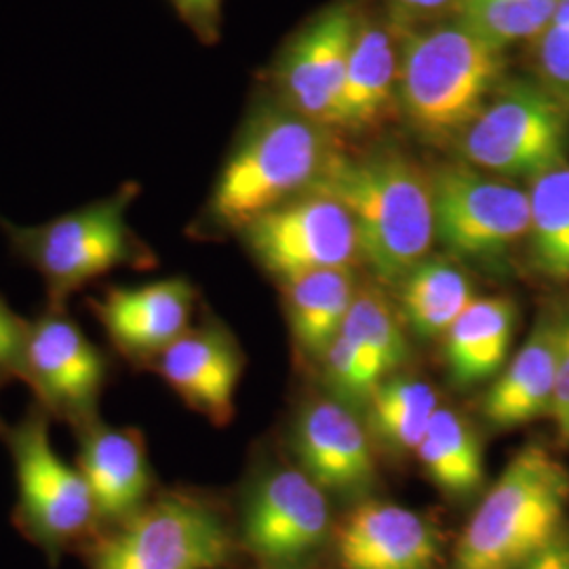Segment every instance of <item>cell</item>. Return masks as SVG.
<instances>
[{"label": "cell", "instance_id": "obj_1", "mask_svg": "<svg viewBox=\"0 0 569 569\" xmlns=\"http://www.w3.org/2000/svg\"><path fill=\"white\" fill-rule=\"evenodd\" d=\"M306 192L345 207L357 230L359 258L382 283H401L427 260L435 243L432 183L406 154L392 148L359 157L333 150Z\"/></svg>", "mask_w": 569, "mask_h": 569}, {"label": "cell", "instance_id": "obj_21", "mask_svg": "<svg viewBox=\"0 0 569 569\" xmlns=\"http://www.w3.org/2000/svg\"><path fill=\"white\" fill-rule=\"evenodd\" d=\"M517 306L505 296L477 298L446 333L449 376L458 387L496 378L507 363Z\"/></svg>", "mask_w": 569, "mask_h": 569}, {"label": "cell", "instance_id": "obj_9", "mask_svg": "<svg viewBox=\"0 0 569 569\" xmlns=\"http://www.w3.org/2000/svg\"><path fill=\"white\" fill-rule=\"evenodd\" d=\"M243 237L253 258L283 283L315 270L350 268L359 258L348 211L312 192L268 211L244 228Z\"/></svg>", "mask_w": 569, "mask_h": 569}, {"label": "cell", "instance_id": "obj_34", "mask_svg": "<svg viewBox=\"0 0 569 569\" xmlns=\"http://www.w3.org/2000/svg\"><path fill=\"white\" fill-rule=\"evenodd\" d=\"M467 0H392L401 18L406 20H427L446 13H460Z\"/></svg>", "mask_w": 569, "mask_h": 569}, {"label": "cell", "instance_id": "obj_27", "mask_svg": "<svg viewBox=\"0 0 569 569\" xmlns=\"http://www.w3.org/2000/svg\"><path fill=\"white\" fill-rule=\"evenodd\" d=\"M563 0H467L458 20L498 49L538 39Z\"/></svg>", "mask_w": 569, "mask_h": 569}, {"label": "cell", "instance_id": "obj_28", "mask_svg": "<svg viewBox=\"0 0 569 569\" xmlns=\"http://www.w3.org/2000/svg\"><path fill=\"white\" fill-rule=\"evenodd\" d=\"M340 331L357 345L382 380L406 363L403 329L390 312L387 300L376 291H361L355 296Z\"/></svg>", "mask_w": 569, "mask_h": 569}, {"label": "cell", "instance_id": "obj_17", "mask_svg": "<svg viewBox=\"0 0 569 569\" xmlns=\"http://www.w3.org/2000/svg\"><path fill=\"white\" fill-rule=\"evenodd\" d=\"M336 549L342 569H435L439 536L413 510L367 502L346 517Z\"/></svg>", "mask_w": 569, "mask_h": 569}, {"label": "cell", "instance_id": "obj_8", "mask_svg": "<svg viewBox=\"0 0 569 569\" xmlns=\"http://www.w3.org/2000/svg\"><path fill=\"white\" fill-rule=\"evenodd\" d=\"M222 519L190 498H163L129 517L96 555V569H216L228 557Z\"/></svg>", "mask_w": 569, "mask_h": 569}, {"label": "cell", "instance_id": "obj_2", "mask_svg": "<svg viewBox=\"0 0 569 569\" xmlns=\"http://www.w3.org/2000/svg\"><path fill=\"white\" fill-rule=\"evenodd\" d=\"M331 152L326 127L291 110H256L218 173L204 207V224L243 232L268 211L308 190Z\"/></svg>", "mask_w": 569, "mask_h": 569}, {"label": "cell", "instance_id": "obj_24", "mask_svg": "<svg viewBox=\"0 0 569 569\" xmlns=\"http://www.w3.org/2000/svg\"><path fill=\"white\" fill-rule=\"evenodd\" d=\"M407 323L420 338L446 336L477 300L467 274L448 260H425L399 283Z\"/></svg>", "mask_w": 569, "mask_h": 569}, {"label": "cell", "instance_id": "obj_35", "mask_svg": "<svg viewBox=\"0 0 569 569\" xmlns=\"http://www.w3.org/2000/svg\"><path fill=\"white\" fill-rule=\"evenodd\" d=\"M519 569H569V538L559 536Z\"/></svg>", "mask_w": 569, "mask_h": 569}, {"label": "cell", "instance_id": "obj_6", "mask_svg": "<svg viewBox=\"0 0 569 569\" xmlns=\"http://www.w3.org/2000/svg\"><path fill=\"white\" fill-rule=\"evenodd\" d=\"M568 112L545 89L505 84L460 136L462 157L507 178H538L563 164Z\"/></svg>", "mask_w": 569, "mask_h": 569}, {"label": "cell", "instance_id": "obj_36", "mask_svg": "<svg viewBox=\"0 0 569 569\" xmlns=\"http://www.w3.org/2000/svg\"><path fill=\"white\" fill-rule=\"evenodd\" d=\"M2 430H4V427H2V422H0V432H2Z\"/></svg>", "mask_w": 569, "mask_h": 569}, {"label": "cell", "instance_id": "obj_23", "mask_svg": "<svg viewBox=\"0 0 569 569\" xmlns=\"http://www.w3.org/2000/svg\"><path fill=\"white\" fill-rule=\"evenodd\" d=\"M416 456L428 479L451 498H467L486 481L483 446L467 418L439 407Z\"/></svg>", "mask_w": 569, "mask_h": 569}, {"label": "cell", "instance_id": "obj_25", "mask_svg": "<svg viewBox=\"0 0 569 569\" xmlns=\"http://www.w3.org/2000/svg\"><path fill=\"white\" fill-rule=\"evenodd\" d=\"M529 247L540 274L569 281V167L559 164L531 180Z\"/></svg>", "mask_w": 569, "mask_h": 569}, {"label": "cell", "instance_id": "obj_14", "mask_svg": "<svg viewBox=\"0 0 569 569\" xmlns=\"http://www.w3.org/2000/svg\"><path fill=\"white\" fill-rule=\"evenodd\" d=\"M327 529L326 491L296 468L262 479L244 515V540L266 561L302 557L321 545Z\"/></svg>", "mask_w": 569, "mask_h": 569}, {"label": "cell", "instance_id": "obj_13", "mask_svg": "<svg viewBox=\"0 0 569 569\" xmlns=\"http://www.w3.org/2000/svg\"><path fill=\"white\" fill-rule=\"evenodd\" d=\"M89 308L122 357L154 361L188 331L194 287L182 277L133 287L117 284L89 298Z\"/></svg>", "mask_w": 569, "mask_h": 569}, {"label": "cell", "instance_id": "obj_11", "mask_svg": "<svg viewBox=\"0 0 569 569\" xmlns=\"http://www.w3.org/2000/svg\"><path fill=\"white\" fill-rule=\"evenodd\" d=\"M20 512L30 529L49 542L74 538L98 519L89 486L77 467L66 465L53 449L49 413L41 406L28 411L9 432Z\"/></svg>", "mask_w": 569, "mask_h": 569}, {"label": "cell", "instance_id": "obj_4", "mask_svg": "<svg viewBox=\"0 0 569 569\" xmlns=\"http://www.w3.org/2000/svg\"><path fill=\"white\" fill-rule=\"evenodd\" d=\"M140 186L122 183L110 197L39 226L0 220L13 253L41 274L49 308L63 310L72 293L119 268H150L154 253L129 226Z\"/></svg>", "mask_w": 569, "mask_h": 569}, {"label": "cell", "instance_id": "obj_12", "mask_svg": "<svg viewBox=\"0 0 569 569\" xmlns=\"http://www.w3.org/2000/svg\"><path fill=\"white\" fill-rule=\"evenodd\" d=\"M359 21L352 4L338 2L293 37L272 74L287 110L327 129Z\"/></svg>", "mask_w": 569, "mask_h": 569}, {"label": "cell", "instance_id": "obj_7", "mask_svg": "<svg viewBox=\"0 0 569 569\" xmlns=\"http://www.w3.org/2000/svg\"><path fill=\"white\" fill-rule=\"evenodd\" d=\"M435 239L460 260H502L529 230V194L475 169L448 164L435 171Z\"/></svg>", "mask_w": 569, "mask_h": 569}, {"label": "cell", "instance_id": "obj_32", "mask_svg": "<svg viewBox=\"0 0 569 569\" xmlns=\"http://www.w3.org/2000/svg\"><path fill=\"white\" fill-rule=\"evenodd\" d=\"M550 422L559 446L569 448V310L561 315V345H559V363L557 380L549 409Z\"/></svg>", "mask_w": 569, "mask_h": 569}, {"label": "cell", "instance_id": "obj_22", "mask_svg": "<svg viewBox=\"0 0 569 569\" xmlns=\"http://www.w3.org/2000/svg\"><path fill=\"white\" fill-rule=\"evenodd\" d=\"M289 323L308 355H326L357 296L350 268H327L284 281Z\"/></svg>", "mask_w": 569, "mask_h": 569}, {"label": "cell", "instance_id": "obj_33", "mask_svg": "<svg viewBox=\"0 0 569 569\" xmlns=\"http://www.w3.org/2000/svg\"><path fill=\"white\" fill-rule=\"evenodd\" d=\"M183 23L199 37V41L213 44L222 32L224 0H169Z\"/></svg>", "mask_w": 569, "mask_h": 569}, {"label": "cell", "instance_id": "obj_19", "mask_svg": "<svg viewBox=\"0 0 569 569\" xmlns=\"http://www.w3.org/2000/svg\"><path fill=\"white\" fill-rule=\"evenodd\" d=\"M77 468L98 517L127 521L143 509L152 475L143 437L136 428H110L100 420L82 428Z\"/></svg>", "mask_w": 569, "mask_h": 569}, {"label": "cell", "instance_id": "obj_20", "mask_svg": "<svg viewBox=\"0 0 569 569\" xmlns=\"http://www.w3.org/2000/svg\"><path fill=\"white\" fill-rule=\"evenodd\" d=\"M561 345V315L545 312L528 342L498 376L483 401L489 425L500 430L549 418Z\"/></svg>", "mask_w": 569, "mask_h": 569}, {"label": "cell", "instance_id": "obj_16", "mask_svg": "<svg viewBox=\"0 0 569 569\" xmlns=\"http://www.w3.org/2000/svg\"><path fill=\"white\" fill-rule=\"evenodd\" d=\"M154 367L186 406L201 411L218 427L232 420L243 357L224 329H188L154 359Z\"/></svg>", "mask_w": 569, "mask_h": 569}, {"label": "cell", "instance_id": "obj_30", "mask_svg": "<svg viewBox=\"0 0 569 569\" xmlns=\"http://www.w3.org/2000/svg\"><path fill=\"white\" fill-rule=\"evenodd\" d=\"M30 321L20 317L0 296V385L26 380V352Z\"/></svg>", "mask_w": 569, "mask_h": 569}, {"label": "cell", "instance_id": "obj_15", "mask_svg": "<svg viewBox=\"0 0 569 569\" xmlns=\"http://www.w3.org/2000/svg\"><path fill=\"white\" fill-rule=\"evenodd\" d=\"M296 453L323 491L359 496L376 483V462L363 425L338 401L306 407L296 425Z\"/></svg>", "mask_w": 569, "mask_h": 569}, {"label": "cell", "instance_id": "obj_5", "mask_svg": "<svg viewBox=\"0 0 569 569\" xmlns=\"http://www.w3.org/2000/svg\"><path fill=\"white\" fill-rule=\"evenodd\" d=\"M568 510V468L549 449H521L470 517L453 569L526 566L561 536Z\"/></svg>", "mask_w": 569, "mask_h": 569}, {"label": "cell", "instance_id": "obj_18", "mask_svg": "<svg viewBox=\"0 0 569 569\" xmlns=\"http://www.w3.org/2000/svg\"><path fill=\"white\" fill-rule=\"evenodd\" d=\"M401 42L392 28L361 20L348 56L345 82L327 122V129L359 133L378 127L399 100Z\"/></svg>", "mask_w": 569, "mask_h": 569}, {"label": "cell", "instance_id": "obj_3", "mask_svg": "<svg viewBox=\"0 0 569 569\" xmlns=\"http://www.w3.org/2000/svg\"><path fill=\"white\" fill-rule=\"evenodd\" d=\"M502 72V49L460 20L439 23L401 41L399 103L420 136L446 142L477 119Z\"/></svg>", "mask_w": 569, "mask_h": 569}, {"label": "cell", "instance_id": "obj_26", "mask_svg": "<svg viewBox=\"0 0 569 569\" xmlns=\"http://www.w3.org/2000/svg\"><path fill=\"white\" fill-rule=\"evenodd\" d=\"M366 406L376 439L399 453L418 449L439 409L437 395L427 382L407 378L382 380Z\"/></svg>", "mask_w": 569, "mask_h": 569}, {"label": "cell", "instance_id": "obj_10", "mask_svg": "<svg viewBox=\"0 0 569 569\" xmlns=\"http://www.w3.org/2000/svg\"><path fill=\"white\" fill-rule=\"evenodd\" d=\"M108 378V363L66 310L47 308L30 323L26 352V385L42 409L72 427L98 422V406Z\"/></svg>", "mask_w": 569, "mask_h": 569}, {"label": "cell", "instance_id": "obj_31", "mask_svg": "<svg viewBox=\"0 0 569 569\" xmlns=\"http://www.w3.org/2000/svg\"><path fill=\"white\" fill-rule=\"evenodd\" d=\"M538 66L555 89L569 93V23H550L538 37Z\"/></svg>", "mask_w": 569, "mask_h": 569}, {"label": "cell", "instance_id": "obj_29", "mask_svg": "<svg viewBox=\"0 0 569 569\" xmlns=\"http://www.w3.org/2000/svg\"><path fill=\"white\" fill-rule=\"evenodd\" d=\"M327 380L340 397L350 403H367L371 392L382 382V376L367 361L357 345L342 331L323 355Z\"/></svg>", "mask_w": 569, "mask_h": 569}]
</instances>
